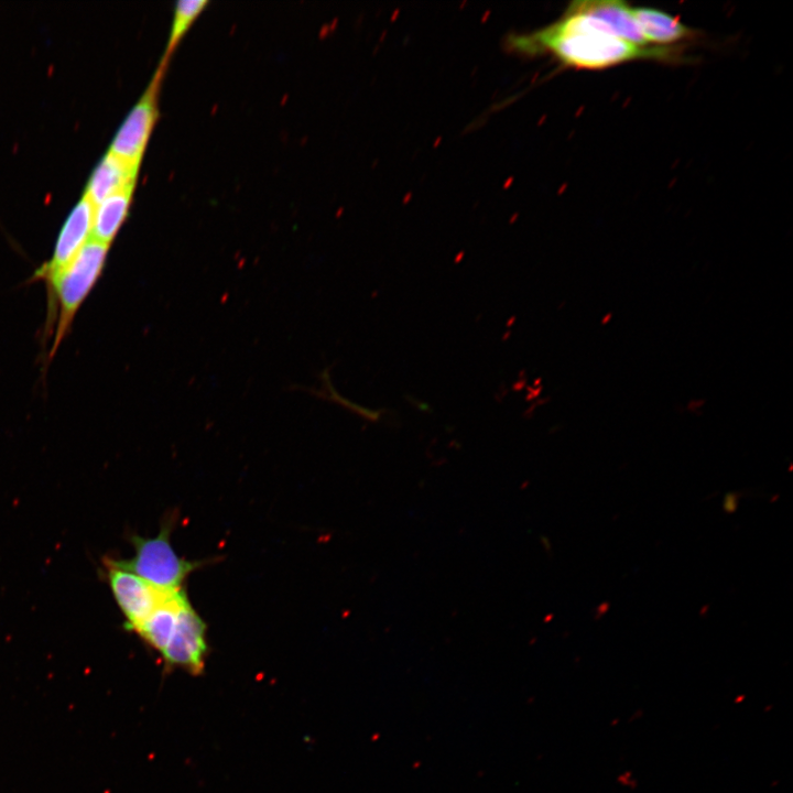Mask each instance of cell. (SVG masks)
Listing matches in <instances>:
<instances>
[{"label": "cell", "instance_id": "7", "mask_svg": "<svg viewBox=\"0 0 793 793\" xmlns=\"http://www.w3.org/2000/svg\"><path fill=\"white\" fill-rule=\"evenodd\" d=\"M93 213V202L83 194L58 232L51 259L34 271L30 281L47 284L75 258L91 238Z\"/></svg>", "mask_w": 793, "mask_h": 793}, {"label": "cell", "instance_id": "2", "mask_svg": "<svg viewBox=\"0 0 793 793\" xmlns=\"http://www.w3.org/2000/svg\"><path fill=\"white\" fill-rule=\"evenodd\" d=\"M108 245L90 238L75 258L47 284L48 317L54 325L50 358L69 333L73 321L99 280L109 251Z\"/></svg>", "mask_w": 793, "mask_h": 793}, {"label": "cell", "instance_id": "12", "mask_svg": "<svg viewBox=\"0 0 793 793\" xmlns=\"http://www.w3.org/2000/svg\"><path fill=\"white\" fill-rule=\"evenodd\" d=\"M134 186L120 189L94 205L91 239L110 246L127 218Z\"/></svg>", "mask_w": 793, "mask_h": 793}, {"label": "cell", "instance_id": "3", "mask_svg": "<svg viewBox=\"0 0 793 793\" xmlns=\"http://www.w3.org/2000/svg\"><path fill=\"white\" fill-rule=\"evenodd\" d=\"M171 531L172 524L167 521L154 537L133 536L134 555L129 560H116L117 563L161 590L182 589L187 576L200 563L176 554L171 544Z\"/></svg>", "mask_w": 793, "mask_h": 793}, {"label": "cell", "instance_id": "13", "mask_svg": "<svg viewBox=\"0 0 793 793\" xmlns=\"http://www.w3.org/2000/svg\"><path fill=\"white\" fill-rule=\"evenodd\" d=\"M207 3L208 1L206 0H181L176 3L170 37L163 57L164 62H166L167 56L172 53L189 25L199 15Z\"/></svg>", "mask_w": 793, "mask_h": 793}, {"label": "cell", "instance_id": "4", "mask_svg": "<svg viewBox=\"0 0 793 793\" xmlns=\"http://www.w3.org/2000/svg\"><path fill=\"white\" fill-rule=\"evenodd\" d=\"M165 62L162 61L151 83L117 130L108 151L140 166L150 134L157 119V91Z\"/></svg>", "mask_w": 793, "mask_h": 793}, {"label": "cell", "instance_id": "11", "mask_svg": "<svg viewBox=\"0 0 793 793\" xmlns=\"http://www.w3.org/2000/svg\"><path fill=\"white\" fill-rule=\"evenodd\" d=\"M187 601L188 599L183 588L169 593L163 601L134 632L161 654L174 631L178 613Z\"/></svg>", "mask_w": 793, "mask_h": 793}, {"label": "cell", "instance_id": "8", "mask_svg": "<svg viewBox=\"0 0 793 793\" xmlns=\"http://www.w3.org/2000/svg\"><path fill=\"white\" fill-rule=\"evenodd\" d=\"M575 10L599 21L613 36L640 46H653L644 37L631 7L618 0H579L569 3Z\"/></svg>", "mask_w": 793, "mask_h": 793}, {"label": "cell", "instance_id": "6", "mask_svg": "<svg viewBox=\"0 0 793 793\" xmlns=\"http://www.w3.org/2000/svg\"><path fill=\"white\" fill-rule=\"evenodd\" d=\"M208 647L206 624L187 601L181 609L174 631L161 653L169 669H177L192 675L202 674Z\"/></svg>", "mask_w": 793, "mask_h": 793}, {"label": "cell", "instance_id": "10", "mask_svg": "<svg viewBox=\"0 0 793 793\" xmlns=\"http://www.w3.org/2000/svg\"><path fill=\"white\" fill-rule=\"evenodd\" d=\"M631 11L644 37L653 46H677V43L697 36L696 30L662 10L637 7L631 8Z\"/></svg>", "mask_w": 793, "mask_h": 793}, {"label": "cell", "instance_id": "1", "mask_svg": "<svg viewBox=\"0 0 793 793\" xmlns=\"http://www.w3.org/2000/svg\"><path fill=\"white\" fill-rule=\"evenodd\" d=\"M507 52L532 58L551 56L561 66L599 70L636 61H686L677 46H640L611 35L591 17L568 6L554 22L504 39Z\"/></svg>", "mask_w": 793, "mask_h": 793}, {"label": "cell", "instance_id": "9", "mask_svg": "<svg viewBox=\"0 0 793 793\" xmlns=\"http://www.w3.org/2000/svg\"><path fill=\"white\" fill-rule=\"evenodd\" d=\"M139 169L108 151L91 172L84 195L96 205L113 193L135 185Z\"/></svg>", "mask_w": 793, "mask_h": 793}, {"label": "cell", "instance_id": "5", "mask_svg": "<svg viewBox=\"0 0 793 793\" xmlns=\"http://www.w3.org/2000/svg\"><path fill=\"white\" fill-rule=\"evenodd\" d=\"M113 598L126 619V628L135 631L171 591L161 590L116 560L105 562Z\"/></svg>", "mask_w": 793, "mask_h": 793}]
</instances>
